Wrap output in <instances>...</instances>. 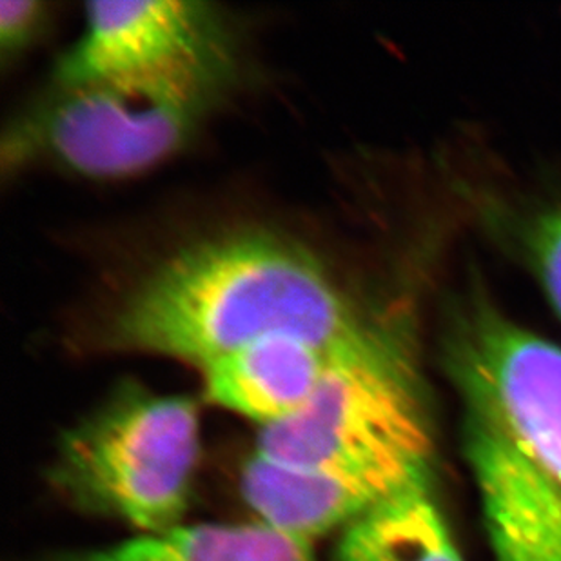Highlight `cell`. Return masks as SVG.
I'll return each mask as SVG.
<instances>
[{
	"label": "cell",
	"mask_w": 561,
	"mask_h": 561,
	"mask_svg": "<svg viewBox=\"0 0 561 561\" xmlns=\"http://www.w3.org/2000/svg\"><path fill=\"white\" fill-rule=\"evenodd\" d=\"M442 364L494 561H561V347L482 291L450 304Z\"/></svg>",
	"instance_id": "obj_1"
},
{
	"label": "cell",
	"mask_w": 561,
	"mask_h": 561,
	"mask_svg": "<svg viewBox=\"0 0 561 561\" xmlns=\"http://www.w3.org/2000/svg\"><path fill=\"white\" fill-rule=\"evenodd\" d=\"M245 502L260 524L311 543L340 533L381 499L329 472L287 466L253 453L240 478Z\"/></svg>",
	"instance_id": "obj_8"
},
{
	"label": "cell",
	"mask_w": 561,
	"mask_h": 561,
	"mask_svg": "<svg viewBox=\"0 0 561 561\" xmlns=\"http://www.w3.org/2000/svg\"><path fill=\"white\" fill-rule=\"evenodd\" d=\"M46 16V4L38 0L0 2V49L4 59L21 54L35 41Z\"/></svg>",
	"instance_id": "obj_12"
},
{
	"label": "cell",
	"mask_w": 561,
	"mask_h": 561,
	"mask_svg": "<svg viewBox=\"0 0 561 561\" xmlns=\"http://www.w3.org/2000/svg\"><path fill=\"white\" fill-rule=\"evenodd\" d=\"M198 455L196 403L126 381L64 433L49 483L69 507L153 535L184 524Z\"/></svg>",
	"instance_id": "obj_5"
},
{
	"label": "cell",
	"mask_w": 561,
	"mask_h": 561,
	"mask_svg": "<svg viewBox=\"0 0 561 561\" xmlns=\"http://www.w3.org/2000/svg\"><path fill=\"white\" fill-rule=\"evenodd\" d=\"M334 561H463L431 477L373 505L340 533Z\"/></svg>",
	"instance_id": "obj_9"
},
{
	"label": "cell",
	"mask_w": 561,
	"mask_h": 561,
	"mask_svg": "<svg viewBox=\"0 0 561 561\" xmlns=\"http://www.w3.org/2000/svg\"><path fill=\"white\" fill-rule=\"evenodd\" d=\"M234 77L176 71L54 80L5 129L2 165H54L90 179L137 175L190 144Z\"/></svg>",
	"instance_id": "obj_4"
},
{
	"label": "cell",
	"mask_w": 561,
	"mask_h": 561,
	"mask_svg": "<svg viewBox=\"0 0 561 561\" xmlns=\"http://www.w3.org/2000/svg\"><path fill=\"white\" fill-rule=\"evenodd\" d=\"M435 433L424 376L400 323L373 317L333 351L306 405L259 431L256 455L344 478L387 499L431 477Z\"/></svg>",
	"instance_id": "obj_3"
},
{
	"label": "cell",
	"mask_w": 561,
	"mask_h": 561,
	"mask_svg": "<svg viewBox=\"0 0 561 561\" xmlns=\"http://www.w3.org/2000/svg\"><path fill=\"white\" fill-rule=\"evenodd\" d=\"M371 318L308 245L242 229L193 242L153 265L110 312L102 344L202 369L273 334L336 350Z\"/></svg>",
	"instance_id": "obj_2"
},
{
	"label": "cell",
	"mask_w": 561,
	"mask_h": 561,
	"mask_svg": "<svg viewBox=\"0 0 561 561\" xmlns=\"http://www.w3.org/2000/svg\"><path fill=\"white\" fill-rule=\"evenodd\" d=\"M334 350L297 334H273L202 367L207 398L262 427L302 409Z\"/></svg>",
	"instance_id": "obj_7"
},
{
	"label": "cell",
	"mask_w": 561,
	"mask_h": 561,
	"mask_svg": "<svg viewBox=\"0 0 561 561\" xmlns=\"http://www.w3.org/2000/svg\"><path fill=\"white\" fill-rule=\"evenodd\" d=\"M51 561H317L311 543L264 524H181L96 551Z\"/></svg>",
	"instance_id": "obj_10"
},
{
	"label": "cell",
	"mask_w": 561,
	"mask_h": 561,
	"mask_svg": "<svg viewBox=\"0 0 561 561\" xmlns=\"http://www.w3.org/2000/svg\"><path fill=\"white\" fill-rule=\"evenodd\" d=\"M237 73L233 33L217 5L184 0L93 2L57 82L176 73Z\"/></svg>",
	"instance_id": "obj_6"
},
{
	"label": "cell",
	"mask_w": 561,
	"mask_h": 561,
	"mask_svg": "<svg viewBox=\"0 0 561 561\" xmlns=\"http://www.w3.org/2000/svg\"><path fill=\"white\" fill-rule=\"evenodd\" d=\"M513 233L525 262L561 318V201L525 213Z\"/></svg>",
	"instance_id": "obj_11"
}]
</instances>
